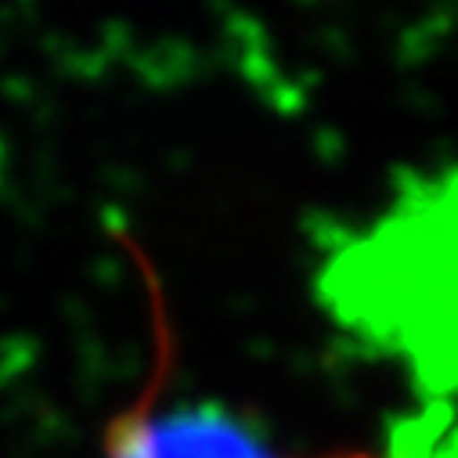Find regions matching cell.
I'll use <instances>...</instances> for the list:
<instances>
[{
  "instance_id": "7a4b0ae2",
  "label": "cell",
  "mask_w": 458,
  "mask_h": 458,
  "mask_svg": "<svg viewBox=\"0 0 458 458\" xmlns=\"http://www.w3.org/2000/svg\"><path fill=\"white\" fill-rule=\"evenodd\" d=\"M347 458H365V454H347ZM422 458H458V429H454L451 440H444L440 447H429Z\"/></svg>"
},
{
  "instance_id": "6da1fadb",
  "label": "cell",
  "mask_w": 458,
  "mask_h": 458,
  "mask_svg": "<svg viewBox=\"0 0 458 458\" xmlns=\"http://www.w3.org/2000/svg\"><path fill=\"white\" fill-rule=\"evenodd\" d=\"M108 458H271L232 415L213 404L134 411L108 437Z\"/></svg>"
}]
</instances>
